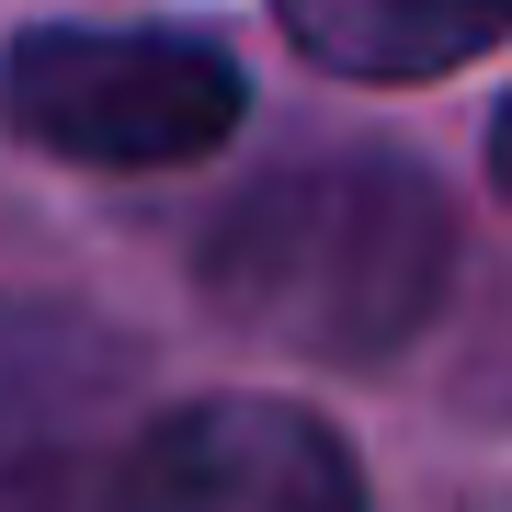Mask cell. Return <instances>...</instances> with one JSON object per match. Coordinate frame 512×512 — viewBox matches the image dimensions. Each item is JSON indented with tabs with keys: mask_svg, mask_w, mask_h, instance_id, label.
<instances>
[{
	"mask_svg": "<svg viewBox=\"0 0 512 512\" xmlns=\"http://www.w3.org/2000/svg\"><path fill=\"white\" fill-rule=\"evenodd\" d=\"M251 80L171 23H35L0 46V137L80 171H183L239 137Z\"/></svg>",
	"mask_w": 512,
	"mask_h": 512,
	"instance_id": "2",
	"label": "cell"
},
{
	"mask_svg": "<svg viewBox=\"0 0 512 512\" xmlns=\"http://www.w3.org/2000/svg\"><path fill=\"white\" fill-rule=\"evenodd\" d=\"M148 421L137 342L57 296H0V512H103Z\"/></svg>",
	"mask_w": 512,
	"mask_h": 512,
	"instance_id": "3",
	"label": "cell"
},
{
	"mask_svg": "<svg viewBox=\"0 0 512 512\" xmlns=\"http://www.w3.org/2000/svg\"><path fill=\"white\" fill-rule=\"evenodd\" d=\"M274 23L330 80H444L501 46L512 0H274Z\"/></svg>",
	"mask_w": 512,
	"mask_h": 512,
	"instance_id": "5",
	"label": "cell"
},
{
	"mask_svg": "<svg viewBox=\"0 0 512 512\" xmlns=\"http://www.w3.org/2000/svg\"><path fill=\"white\" fill-rule=\"evenodd\" d=\"M205 308L239 319L251 342L285 353H342L376 365L410 330H433L456 285V217H444L433 171L399 148H330L285 160L205 228Z\"/></svg>",
	"mask_w": 512,
	"mask_h": 512,
	"instance_id": "1",
	"label": "cell"
},
{
	"mask_svg": "<svg viewBox=\"0 0 512 512\" xmlns=\"http://www.w3.org/2000/svg\"><path fill=\"white\" fill-rule=\"evenodd\" d=\"M103 512H365V467L308 399L217 387L137 421Z\"/></svg>",
	"mask_w": 512,
	"mask_h": 512,
	"instance_id": "4",
	"label": "cell"
}]
</instances>
